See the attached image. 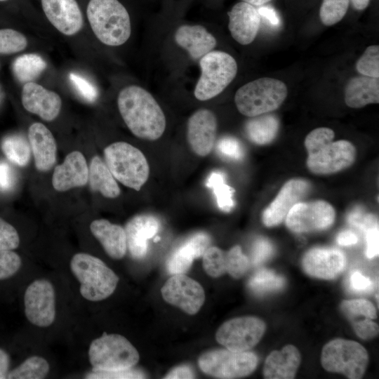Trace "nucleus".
I'll list each match as a JSON object with an SVG mask.
<instances>
[{
  "label": "nucleus",
  "mask_w": 379,
  "mask_h": 379,
  "mask_svg": "<svg viewBox=\"0 0 379 379\" xmlns=\"http://www.w3.org/2000/svg\"><path fill=\"white\" fill-rule=\"evenodd\" d=\"M117 105L124 121L136 137L156 140L164 133L165 114L146 89L137 85L124 88L119 93Z\"/></svg>",
  "instance_id": "f257e3e1"
},
{
  "label": "nucleus",
  "mask_w": 379,
  "mask_h": 379,
  "mask_svg": "<svg viewBox=\"0 0 379 379\" xmlns=\"http://www.w3.org/2000/svg\"><path fill=\"white\" fill-rule=\"evenodd\" d=\"M334 137V131L326 127L315 128L306 136L307 166L313 173H335L354 163L356 155L354 146L345 140L333 142Z\"/></svg>",
  "instance_id": "f03ea898"
},
{
  "label": "nucleus",
  "mask_w": 379,
  "mask_h": 379,
  "mask_svg": "<svg viewBox=\"0 0 379 379\" xmlns=\"http://www.w3.org/2000/svg\"><path fill=\"white\" fill-rule=\"evenodd\" d=\"M86 14L93 32L102 44L119 46L130 38V16L119 0H90Z\"/></svg>",
  "instance_id": "7ed1b4c3"
},
{
  "label": "nucleus",
  "mask_w": 379,
  "mask_h": 379,
  "mask_svg": "<svg viewBox=\"0 0 379 379\" xmlns=\"http://www.w3.org/2000/svg\"><path fill=\"white\" fill-rule=\"evenodd\" d=\"M70 268L80 283L81 295L90 301L108 298L115 291L119 278L104 262L93 255L79 253L70 261Z\"/></svg>",
  "instance_id": "20e7f679"
},
{
  "label": "nucleus",
  "mask_w": 379,
  "mask_h": 379,
  "mask_svg": "<svg viewBox=\"0 0 379 379\" xmlns=\"http://www.w3.org/2000/svg\"><path fill=\"white\" fill-rule=\"evenodd\" d=\"M287 93V87L283 81L263 77L241 86L235 93L234 102L241 114L253 117L279 108Z\"/></svg>",
  "instance_id": "39448f33"
},
{
  "label": "nucleus",
  "mask_w": 379,
  "mask_h": 379,
  "mask_svg": "<svg viewBox=\"0 0 379 379\" xmlns=\"http://www.w3.org/2000/svg\"><path fill=\"white\" fill-rule=\"evenodd\" d=\"M106 164L124 185L139 191L146 182L149 167L143 153L125 142H114L104 149Z\"/></svg>",
  "instance_id": "423d86ee"
},
{
  "label": "nucleus",
  "mask_w": 379,
  "mask_h": 379,
  "mask_svg": "<svg viewBox=\"0 0 379 379\" xmlns=\"http://www.w3.org/2000/svg\"><path fill=\"white\" fill-rule=\"evenodd\" d=\"M201 74L194 95L201 101L212 99L220 94L234 80L237 73L235 59L221 51H212L199 60Z\"/></svg>",
  "instance_id": "0eeeda50"
},
{
  "label": "nucleus",
  "mask_w": 379,
  "mask_h": 379,
  "mask_svg": "<svg viewBox=\"0 0 379 379\" xmlns=\"http://www.w3.org/2000/svg\"><path fill=\"white\" fill-rule=\"evenodd\" d=\"M88 357L93 371L105 372L131 368L140 358L135 347L119 334H104L93 340Z\"/></svg>",
  "instance_id": "6e6552de"
},
{
  "label": "nucleus",
  "mask_w": 379,
  "mask_h": 379,
  "mask_svg": "<svg viewBox=\"0 0 379 379\" xmlns=\"http://www.w3.org/2000/svg\"><path fill=\"white\" fill-rule=\"evenodd\" d=\"M321 361L327 371L340 373L351 379H359L365 373L368 354L359 343L338 338L324 345Z\"/></svg>",
  "instance_id": "1a4fd4ad"
},
{
  "label": "nucleus",
  "mask_w": 379,
  "mask_h": 379,
  "mask_svg": "<svg viewBox=\"0 0 379 379\" xmlns=\"http://www.w3.org/2000/svg\"><path fill=\"white\" fill-rule=\"evenodd\" d=\"M198 363L207 375L218 378H239L250 375L255 369L258 357L251 352L216 350L203 354Z\"/></svg>",
  "instance_id": "9d476101"
},
{
  "label": "nucleus",
  "mask_w": 379,
  "mask_h": 379,
  "mask_svg": "<svg viewBox=\"0 0 379 379\" xmlns=\"http://www.w3.org/2000/svg\"><path fill=\"white\" fill-rule=\"evenodd\" d=\"M265 322L254 317H243L225 321L218 329L215 339L227 350L245 352L253 347L265 331Z\"/></svg>",
  "instance_id": "9b49d317"
},
{
  "label": "nucleus",
  "mask_w": 379,
  "mask_h": 379,
  "mask_svg": "<svg viewBox=\"0 0 379 379\" xmlns=\"http://www.w3.org/2000/svg\"><path fill=\"white\" fill-rule=\"evenodd\" d=\"M335 212L326 201L298 202L286 217L287 227L294 232H308L324 230L333 222Z\"/></svg>",
  "instance_id": "f8f14e48"
},
{
  "label": "nucleus",
  "mask_w": 379,
  "mask_h": 379,
  "mask_svg": "<svg viewBox=\"0 0 379 379\" xmlns=\"http://www.w3.org/2000/svg\"><path fill=\"white\" fill-rule=\"evenodd\" d=\"M24 305L29 322L39 327L51 326L55 318V296L52 284L46 279L34 281L25 291Z\"/></svg>",
  "instance_id": "ddd939ff"
},
{
  "label": "nucleus",
  "mask_w": 379,
  "mask_h": 379,
  "mask_svg": "<svg viewBox=\"0 0 379 379\" xmlns=\"http://www.w3.org/2000/svg\"><path fill=\"white\" fill-rule=\"evenodd\" d=\"M163 298L189 314H196L203 305L205 293L202 286L184 274H173L163 286Z\"/></svg>",
  "instance_id": "4468645a"
},
{
  "label": "nucleus",
  "mask_w": 379,
  "mask_h": 379,
  "mask_svg": "<svg viewBox=\"0 0 379 379\" xmlns=\"http://www.w3.org/2000/svg\"><path fill=\"white\" fill-rule=\"evenodd\" d=\"M215 115L208 109H200L188 119L187 138L192 151L201 157L207 156L213 149L217 134Z\"/></svg>",
  "instance_id": "2eb2a0df"
},
{
  "label": "nucleus",
  "mask_w": 379,
  "mask_h": 379,
  "mask_svg": "<svg viewBox=\"0 0 379 379\" xmlns=\"http://www.w3.org/2000/svg\"><path fill=\"white\" fill-rule=\"evenodd\" d=\"M310 183L302 179H291L281 187L273 201L265 209L262 222L267 227L280 224L291 208L308 193Z\"/></svg>",
  "instance_id": "dca6fc26"
},
{
  "label": "nucleus",
  "mask_w": 379,
  "mask_h": 379,
  "mask_svg": "<svg viewBox=\"0 0 379 379\" xmlns=\"http://www.w3.org/2000/svg\"><path fill=\"white\" fill-rule=\"evenodd\" d=\"M21 100L27 111L47 121H51L58 116L62 106V100L58 93L33 81L24 84Z\"/></svg>",
  "instance_id": "f3484780"
},
{
  "label": "nucleus",
  "mask_w": 379,
  "mask_h": 379,
  "mask_svg": "<svg viewBox=\"0 0 379 379\" xmlns=\"http://www.w3.org/2000/svg\"><path fill=\"white\" fill-rule=\"evenodd\" d=\"M345 258L343 253L336 248H313L302 258L304 271L310 276L332 279L344 269Z\"/></svg>",
  "instance_id": "a211bd4d"
},
{
  "label": "nucleus",
  "mask_w": 379,
  "mask_h": 379,
  "mask_svg": "<svg viewBox=\"0 0 379 379\" xmlns=\"http://www.w3.org/2000/svg\"><path fill=\"white\" fill-rule=\"evenodd\" d=\"M43 11L52 25L67 36L83 27L82 13L76 0H41Z\"/></svg>",
  "instance_id": "6ab92c4d"
},
{
  "label": "nucleus",
  "mask_w": 379,
  "mask_h": 379,
  "mask_svg": "<svg viewBox=\"0 0 379 379\" xmlns=\"http://www.w3.org/2000/svg\"><path fill=\"white\" fill-rule=\"evenodd\" d=\"M228 28L232 38L241 45L252 43L257 36L261 22L258 8L241 1L228 12Z\"/></svg>",
  "instance_id": "aec40b11"
},
{
  "label": "nucleus",
  "mask_w": 379,
  "mask_h": 379,
  "mask_svg": "<svg viewBox=\"0 0 379 379\" xmlns=\"http://www.w3.org/2000/svg\"><path fill=\"white\" fill-rule=\"evenodd\" d=\"M88 180L86 160L80 152L68 154L63 163L57 166L53 174L52 185L59 192L84 186Z\"/></svg>",
  "instance_id": "412c9836"
},
{
  "label": "nucleus",
  "mask_w": 379,
  "mask_h": 379,
  "mask_svg": "<svg viewBox=\"0 0 379 379\" xmlns=\"http://www.w3.org/2000/svg\"><path fill=\"white\" fill-rule=\"evenodd\" d=\"M160 222L151 215H138L131 218L126 225V245L131 255L135 259L145 256L148 240L159 231Z\"/></svg>",
  "instance_id": "4be33fe9"
},
{
  "label": "nucleus",
  "mask_w": 379,
  "mask_h": 379,
  "mask_svg": "<svg viewBox=\"0 0 379 379\" xmlns=\"http://www.w3.org/2000/svg\"><path fill=\"white\" fill-rule=\"evenodd\" d=\"M28 139L34 159V164L39 171H47L56 160L57 145L50 130L43 124H32L28 130Z\"/></svg>",
  "instance_id": "5701e85b"
},
{
  "label": "nucleus",
  "mask_w": 379,
  "mask_h": 379,
  "mask_svg": "<svg viewBox=\"0 0 379 379\" xmlns=\"http://www.w3.org/2000/svg\"><path fill=\"white\" fill-rule=\"evenodd\" d=\"M175 40L194 60L201 59L213 51L217 41L204 27L199 25H183L175 33Z\"/></svg>",
  "instance_id": "b1692460"
},
{
  "label": "nucleus",
  "mask_w": 379,
  "mask_h": 379,
  "mask_svg": "<svg viewBox=\"0 0 379 379\" xmlns=\"http://www.w3.org/2000/svg\"><path fill=\"white\" fill-rule=\"evenodd\" d=\"M211 242L210 237L204 232L192 236L179 246L168 258L166 267L171 274H185L194 259L202 257Z\"/></svg>",
  "instance_id": "393cba45"
},
{
  "label": "nucleus",
  "mask_w": 379,
  "mask_h": 379,
  "mask_svg": "<svg viewBox=\"0 0 379 379\" xmlns=\"http://www.w3.org/2000/svg\"><path fill=\"white\" fill-rule=\"evenodd\" d=\"M300 360L298 350L292 345H286L281 350L273 351L267 356L263 376L267 379L294 378Z\"/></svg>",
  "instance_id": "a878e982"
},
{
  "label": "nucleus",
  "mask_w": 379,
  "mask_h": 379,
  "mask_svg": "<svg viewBox=\"0 0 379 379\" xmlns=\"http://www.w3.org/2000/svg\"><path fill=\"white\" fill-rule=\"evenodd\" d=\"M91 232L102 244L107 255L113 259L122 258L127 250L125 230L105 219L93 220Z\"/></svg>",
  "instance_id": "bb28decb"
},
{
  "label": "nucleus",
  "mask_w": 379,
  "mask_h": 379,
  "mask_svg": "<svg viewBox=\"0 0 379 379\" xmlns=\"http://www.w3.org/2000/svg\"><path fill=\"white\" fill-rule=\"evenodd\" d=\"M345 101L352 108L379 102V79L366 76L352 78L345 89Z\"/></svg>",
  "instance_id": "cd10ccee"
},
{
  "label": "nucleus",
  "mask_w": 379,
  "mask_h": 379,
  "mask_svg": "<svg viewBox=\"0 0 379 379\" xmlns=\"http://www.w3.org/2000/svg\"><path fill=\"white\" fill-rule=\"evenodd\" d=\"M88 180L92 190L99 192L107 198H116L120 194V188L107 164L95 156L88 169Z\"/></svg>",
  "instance_id": "c85d7f7f"
},
{
  "label": "nucleus",
  "mask_w": 379,
  "mask_h": 379,
  "mask_svg": "<svg viewBox=\"0 0 379 379\" xmlns=\"http://www.w3.org/2000/svg\"><path fill=\"white\" fill-rule=\"evenodd\" d=\"M279 127L278 119L271 114L252 117L245 125L248 138L257 145H266L276 137Z\"/></svg>",
  "instance_id": "c756f323"
},
{
  "label": "nucleus",
  "mask_w": 379,
  "mask_h": 379,
  "mask_svg": "<svg viewBox=\"0 0 379 379\" xmlns=\"http://www.w3.org/2000/svg\"><path fill=\"white\" fill-rule=\"evenodd\" d=\"M46 62L39 55L27 53L18 57L13 63V72L21 83L33 81L46 68Z\"/></svg>",
  "instance_id": "7c9ffc66"
},
{
  "label": "nucleus",
  "mask_w": 379,
  "mask_h": 379,
  "mask_svg": "<svg viewBox=\"0 0 379 379\" xmlns=\"http://www.w3.org/2000/svg\"><path fill=\"white\" fill-rule=\"evenodd\" d=\"M1 149L8 160L20 166H25L30 159V145L20 135L5 137L1 144Z\"/></svg>",
  "instance_id": "2f4dec72"
},
{
  "label": "nucleus",
  "mask_w": 379,
  "mask_h": 379,
  "mask_svg": "<svg viewBox=\"0 0 379 379\" xmlns=\"http://www.w3.org/2000/svg\"><path fill=\"white\" fill-rule=\"evenodd\" d=\"M285 286V279L272 270L257 271L248 282V288L255 295H263L281 290Z\"/></svg>",
  "instance_id": "473e14b6"
},
{
  "label": "nucleus",
  "mask_w": 379,
  "mask_h": 379,
  "mask_svg": "<svg viewBox=\"0 0 379 379\" xmlns=\"http://www.w3.org/2000/svg\"><path fill=\"white\" fill-rule=\"evenodd\" d=\"M206 186L213 190L217 204L220 210L230 212L234 206V190L225 181V175L220 171L212 172L206 181Z\"/></svg>",
  "instance_id": "72a5a7b5"
},
{
  "label": "nucleus",
  "mask_w": 379,
  "mask_h": 379,
  "mask_svg": "<svg viewBox=\"0 0 379 379\" xmlns=\"http://www.w3.org/2000/svg\"><path fill=\"white\" fill-rule=\"evenodd\" d=\"M49 372L48 361L38 356L27 358L15 369L8 372L9 379H42Z\"/></svg>",
  "instance_id": "f704fd0d"
},
{
  "label": "nucleus",
  "mask_w": 379,
  "mask_h": 379,
  "mask_svg": "<svg viewBox=\"0 0 379 379\" xmlns=\"http://www.w3.org/2000/svg\"><path fill=\"white\" fill-rule=\"evenodd\" d=\"M350 0H323L319 9L321 22L331 26L340 22L345 15Z\"/></svg>",
  "instance_id": "c9c22d12"
},
{
  "label": "nucleus",
  "mask_w": 379,
  "mask_h": 379,
  "mask_svg": "<svg viewBox=\"0 0 379 379\" xmlns=\"http://www.w3.org/2000/svg\"><path fill=\"white\" fill-rule=\"evenodd\" d=\"M340 308L350 321L356 320L359 317L371 319L377 317L374 305L364 299L343 300L340 304Z\"/></svg>",
  "instance_id": "e433bc0d"
},
{
  "label": "nucleus",
  "mask_w": 379,
  "mask_h": 379,
  "mask_svg": "<svg viewBox=\"0 0 379 379\" xmlns=\"http://www.w3.org/2000/svg\"><path fill=\"white\" fill-rule=\"evenodd\" d=\"M205 272L213 277H218L226 272V252L216 246H209L203 256Z\"/></svg>",
  "instance_id": "4c0bfd02"
},
{
  "label": "nucleus",
  "mask_w": 379,
  "mask_h": 379,
  "mask_svg": "<svg viewBox=\"0 0 379 379\" xmlns=\"http://www.w3.org/2000/svg\"><path fill=\"white\" fill-rule=\"evenodd\" d=\"M27 46V38L21 32L13 29H0V54L19 53Z\"/></svg>",
  "instance_id": "58836bf2"
},
{
  "label": "nucleus",
  "mask_w": 379,
  "mask_h": 379,
  "mask_svg": "<svg viewBox=\"0 0 379 379\" xmlns=\"http://www.w3.org/2000/svg\"><path fill=\"white\" fill-rule=\"evenodd\" d=\"M357 72L366 77L379 78V46L366 48L356 63Z\"/></svg>",
  "instance_id": "ea45409f"
},
{
  "label": "nucleus",
  "mask_w": 379,
  "mask_h": 379,
  "mask_svg": "<svg viewBox=\"0 0 379 379\" xmlns=\"http://www.w3.org/2000/svg\"><path fill=\"white\" fill-rule=\"evenodd\" d=\"M249 260L242 253L239 246L232 247L226 252V272L233 278L239 279L249 267Z\"/></svg>",
  "instance_id": "a19ab883"
},
{
  "label": "nucleus",
  "mask_w": 379,
  "mask_h": 379,
  "mask_svg": "<svg viewBox=\"0 0 379 379\" xmlns=\"http://www.w3.org/2000/svg\"><path fill=\"white\" fill-rule=\"evenodd\" d=\"M21 258L12 251H0V280L13 276L21 267Z\"/></svg>",
  "instance_id": "79ce46f5"
},
{
  "label": "nucleus",
  "mask_w": 379,
  "mask_h": 379,
  "mask_svg": "<svg viewBox=\"0 0 379 379\" xmlns=\"http://www.w3.org/2000/svg\"><path fill=\"white\" fill-rule=\"evenodd\" d=\"M216 149L221 156L232 160H240L244 155L240 142L230 136L220 138L217 143Z\"/></svg>",
  "instance_id": "37998d69"
},
{
  "label": "nucleus",
  "mask_w": 379,
  "mask_h": 379,
  "mask_svg": "<svg viewBox=\"0 0 379 379\" xmlns=\"http://www.w3.org/2000/svg\"><path fill=\"white\" fill-rule=\"evenodd\" d=\"M19 244L20 237L15 228L0 218V251H12Z\"/></svg>",
  "instance_id": "c03bdc74"
},
{
  "label": "nucleus",
  "mask_w": 379,
  "mask_h": 379,
  "mask_svg": "<svg viewBox=\"0 0 379 379\" xmlns=\"http://www.w3.org/2000/svg\"><path fill=\"white\" fill-rule=\"evenodd\" d=\"M69 79L80 95L88 102H94L98 96L97 88L86 79L75 74H69Z\"/></svg>",
  "instance_id": "a18cd8bd"
},
{
  "label": "nucleus",
  "mask_w": 379,
  "mask_h": 379,
  "mask_svg": "<svg viewBox=\"0 0 379 379\" xmlns=\"http://www.w3.org/2000/svg\"><path fill=\"white\" fill-rule=\"evenodd\" d=\"M274 253L272 244L267 239H257L251 251V262L254 266H258L269 259Z\"/></svg>",
  "instance_id": "49530a36"
},
{
  "label": "nucleus",
  "mask_w": 379,
  "mask_h": 379,
  "mask_svg": "<svg viewBox=\"0 0 379 379\" xmlns=\"http://www.w3.org/2000/svg\"><path fill=\"white\" fill-rule=\"evenodd\" d=\"M347 222L364 232L378 225L375 216L371 214H366L360 208L354 209L349 213Z\"/></svg>",
  "instance_id": "de8ad7c7"
},
{
  "label": "nucleus",
  "mask_w": 379,
  "mask_h": 379,
  "mask_svg": "<svg viewBox=\"0 0 379 379\" xmlns=\"http://www.w3.org/2000/svg\"><path fill=\"white\" fill-rule=\"evenodd\" d=\"M356 334L362 339H371L378 333V326L371 319L351 321Z\"/></svg>",
  "instance_id": "09e8293b"
},
{
  "label": "nucleus",
  "mask_w": 379,
  "mask_h": 379,
  "mask_svg": "<svg viewBox=\"0 0 379 379\" xmlns=\"http://www.w3.org/2000/svg\"><path fill=\"white\" fill-rule=\"evenodd\" d=\"M88 378H143L145 375L138 370H133L132 368L117 371L105 372L93 371L87 375Z\"/></svg>",
  "instance_id": "8fccbe9b"
},
{
  "label": "nucleus",
  "mask_w": 379,
  "mask_h": 379,
  "mask_svg": "<svg viewBox=\"0 0 379 379\" xmlns=\"http://www.w3.org/2000/svg\"><path fill=\"white\" fill-rule=\"evenodd\" d=\"M365 233L366 241V255L368 258H373L378 255V225L367 230Z\"/></svg>",
  "instance_id": "3c124183"
},
{
  "label": "nucleus",
  "mask_w": 379,
  "mask_h": 379,
  "mask_svg": "<svg viewBox=\"0 0 379 379\" xmlns=\"http://www.w3.org/2000/svg\"><path fill=\"white\" fill-rule=\"evenodd\" d=\"M350 287L354 292L366 293L371 291L373 283L368 277L356 271L350 277Z\"/></svg>",
  "instance_id": "603ef678"
},
{
  "label": "nucleus",
  "mask_w": 379,
  "mask_h": 379,
  "mask_svg": "<svg viewBox=\"0 0 379 379\" xmlns=\"http://www.w3.org/2000/svg\"><path fill=\"white\" fill-rule=\"evenodd\" d=\"M14 184V175L11 166L4 161H0V190H9Z\"/></svg>",
  "instance_id": "864d4df0"
},
{
  "label": "nucleus",
  "mask_w": 379,
  "mask_h": 379,
  "mask_svg": "<svg viewBox=\"0 0 379 379\" xmlns=\"http://www.w3.org/2000/svg\"><path fill=\"white\" fill-rule=\"evenodd\" d=\"M260 18H263L266 23L272 27L280 26L281 20L277 11L271 6H261L258 8Z\"/></svg>",
  "instance_id": "5fc2aeb1"
},
{
  "label": "nucleus",
  "mask_w": 379,
  "mask_h": 379,
  "mask_svg": "<svg viewBox=\"0 0 379 379\" xmlns=\"http://www.w3.org/2000/svg\"><path fill=\"white\" fill-rule=\"evenodd\" d=\"M195 375L193 370L186 365L177 366L168 372L164 378L175 379V378H194Z\"/></svg>",
  "instance_id": "6e6d98bb"
},
{
  "label": "nucleus",
  "mask_w": 379,
  "mask_h": 379,
  "mask_svg": "<svg viewBox=\"0 0 379 379\" xmlns=\"http://www.w3.org/2000/svg\"><path fill=\"white\" fill-rule=\"evenodd\" d=\"M357 235L351 230H344L337 237V242L340 246H351L357 243Z\"/></svg>",
  "instance_id": "4d7b16f0"
},
{
  "label": "nucleus",
  "mask_w": 379,
  "mask_h": 379,
  "mask_svg": "<svg viewBox=\"0 0 379 379\" xmlns=\"http://www.w3.org/2000/svg\"><path fill=\"white\" fill-rule=\"evenodd\" d=\"M10 366V357L8 353L0 348V379L7 378Z\"/></svg>",
  "instance_id": "13d9d810"
},
{
  "label": "nucleus",
  "mask_w": 379,
  "mask_h": 379,
  "mask_svg": "<svg viewBox=\"0 0 379 379\" xmlns=\"http://www.w3.org/2000/svg\"><path fill=\"white\" fill-rule=\"evenodd\" d=\"M353 7L357 11L364 10L369 4L370 0H351Z\"/></svg>",
  "instance_id": "bf43d9fd"
},
{
  "label": "nucleus",
  "mask_w": 379,
  "mask_h": 379,
  "mask_svg": "<svg viewBox=\"0 0 379 379\" xmlns=\"http://www.w3.org/2000/svg\"><path fill=\"white\" fill-rule=\"evenodd\" d=\"M271 0H242V1L246 2L253 5V6H261L269 2Z\"/></svg>",
  "instance_id": "052dcab7"
},
{
  "label": "nucleus",
  "mask_w": 379,
  "mask_h": 379,
  "mask_svg": "<svg viewBox=\"0 0 379 379\" xmlns=\"http://www.w3.org/2000/svg\"><path fill=\"white\" fill-rule=\"evenodd\" d=\"M7 1V0H0V1Z\"/></svg>",
  "instance_id": "680f3d73"
}]
</instances>
